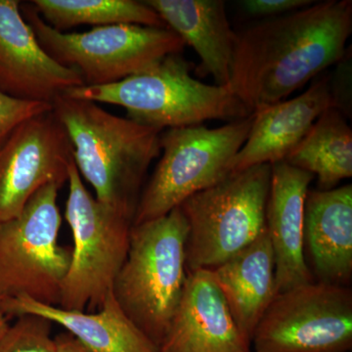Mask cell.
<instances>
[{
	"label": "cell",
	"instance_id": "6da1fadb",
	"mask_svg": "<svg viewBox=\"0 0 352 352\" xmlns=\"http://www.w3.org/2000/svg\"><path fill=\"white\" fill-rule=\"evenodd\" d=\"M351 0L314 2L237 34L228 87L252 113L294 94L346 54Z\"/></svg>",
	"mask_w": 352,
	"mask_h": 352
},
{
	"label": "cell",
	"instance_id": "7a4b0ae2",
	"mask_svg": "<svg viewBox=\"0 0 352 352\" xmlns=\"http://www.w3.org/2000/svg\"><path fill=\"white\" fill-rule=\"evenodd\" d=\"M52 111L72 146L74 164L97 200L135 214L162 131L104 110L94 102L58 97Z\"/></svg>",
	"mask_w": 352,
	"mask_h": 352
},
{
	"label": "cell",
	"instance_id": "3957f363",
	"mask_svg": "<svg viewBox=\"0 0 352 352\" xmlns=\"http://www.w3.org/2000/svg\"><path fill=\"white\" fill-rule=\"evenodd\" d=\"M193 64L182 54L115 83L67 90L64 96L126 109L127 119L163 129L198 126L210 120H232L252 112L228 87L207 85L191 75Z\"/></svg>",
	"mask_w": 352,
	"mask_h": 352
},
{
	"label": "cell",
	"instance_id": "277c9868",
	"mask_svg": "<svg viewBox=\"0 0 352 352\" xmlns=\"http://www.w3.org/2000/svg\"><path fill=\"white\" fill-rule=\"evenodd\" d=\"M188 226L180 208L133 226L113 295L157 349L168 333L186 283Z\"/></svg>",
	"mask_w": 352,
	"mask_h": 352
},
{
	"label": "cell",
	"instance_id": "5b68a950",
	"mask_svg": "<svg viewBox=\"0 0 352 352\" xmlns=\"http://www.w3.org/2000/svg\"><path fill=\"white\" fill-rule=\"evenodd\" d=\"M270 182L271 164H259L183 201L187 272L214 270L265 232Z\"/></svg>",
	"mask_w": 352,
	"mask_h": 352
},
{
	"label": "cell",
	"instance_id": "8992f818",
	"mask_svg": "<svg viewBox=\"0 0 352 352\" xmlns=\"http://www.w3.org/2000/svg\"><path fill=\"white\" fill-rule=\"evenodd\" d=\"M20 8L44 51L58 63L78 71L87 87L120 82L168 55L182 54L185 47L170 28L119 24L65 32L48 25L32 4H20Z\"/></svg>",
	"mask_w": 352,
	"mask_h": 352
},
{
	"label": "cell",
	"instance_id": "52a82bcc",
	"mask_svg": "<svg viewBox=\"0 0 352 352\" xmlns=\"http://www.w3.org/2000/svg\"><path fill=\"white\" fill-rule=\"evenodd\" d=\"M66 217L74 247L59 307L94 312L103 305L129 252L133 215L94 198L72 164Z\"/></svg>",
	"mask_w": 352,
	"mask_h": 352
},
{
	"label": "cell",
	"instance_id": "ba28073f",
	"mask_svg": "<svg viewBox=\"0 0 352 352\" xmlns=\"http://www.w3.org/2000/svg\"><path fill=\"white\" fill-rule=\"evenodd\" d=\"M252 124V113L215 129L198 124L162 132V157L141 192L133 226L170 214L189 197L230 175L229 166Z\"/></svg>",
	"mask_w": 352,
	"mask_h": 352
},
{
	"label": "cell",
	"instance_id": "9c48e42d",
	"mask_svg": "<svg viewBox=\"0 0 352 352\" xmlns=\"http://www.w3.org/2000/svg\"><path fill=\"white\" fill-rule=\"evenodd\" d=\"M61 188L38 190L15 219L0 222V302L32 298L59 307L72 249L59 244Z\"/></svg>",
	"mask_w": 352,
	"mask_h": 352
},
{
	"label": "cell",
	"instance_id": "30bf717a",
	"mask_svg": "<svg viewBox=\"0 0 352 352\" xmlns=\"http://www.w3.org/2000/svg\"><path fill=\"white\" fill-rule=\"evenodd\" d=\"M251 344L254 352H351V287L314 281L277 294Z\"/></svg>",
	"mask_w": 352,
	"mask_h": 352
},
{
	"label": "cell",
	"instance_id": "8fae6325",
	"mask_svg": "<svg viewBox=\"0 0 352 352\" xmlns=\"http://www.w3.org/2000/svg\"><path fill=\"white\" fill-rule=\"evenodd\" d=\"M73 163L68 135L52 110L21 124L0 148V222L20 215L46 185L63 186Z\"/></svg>",
	"mask_w": 352,
	"mask_h": 352
},
{
	"label": "cell",
	"instance_id": "7c38bea8",
	"mask_svg": "<svg viewBox=\"0 0 352 352\" xmlns=\"http://www.w3.org/2000/svg\"><path fill=\"white\" fill-rule=\"evenodd\" d=\"M82 85L78 71L58 63L41 47L20 2L0 0V91L52 105L67 90Z\"/></svg>",
	"mask_w": 352,
	"mask_h": 352
},
{
	"label": "cell",
	"instance_id": "4fadbf2b",
	"mask_svg": "<svg viewBox=\"0 0 352 352\" xmlns=\"http://www.w3.org/2000/svg\"><path fill=\"white\" fill-rule=\"evenodd\" d=\"M330 76L321 74L295 98L254 111L249 135L231 162L230 173L285 161L322 113L335 108Z\"/></svg>",
	"mask_w": 352,
	"mask_h": 352
},
{
	"label": "cell",
	"instance_id": "5bb4252c",
	"mask_svg": "<svg viewBox=\"0 0 352 352\" xmlns=\"http://www.w3.org/2000/svg\"><path fill=\"white\" fill-rule=\"evenodd\" d=\"M212 270L188 272L182 300L159 352H247Z\"/></svg>",
	"mask_w": 352,
	"mask_h": 352
},
{
	"label": "cell",
	"instance_id": "9a60e30c",
	"mask_svg": "<svg viewBox=\"0 0 352 352\" xmlns=\"http://www.w3.org/2000/svg\"><path fill=\"white\" fill-rule=\"evenodd\" d=\"M314 176L281 161L271 164L266 232L275 259L277 294L314 282L305 256V204Z\"/></svg>",
	"mask_w": 352,
	"mask_h": 352
},
{
	"label": "cell",
	"instance_id": "2e32d148",
	"mask_svg": "<svg viewBox=\"0 0 352 352\" xmlns=\"http://www.w3.org/2000/svg\"><path fill=\"white\" fill-rule=\"evenodd\" d=\"M305 256L315 282L349 287L352 278V185L308 191Z\"/></svg>",
	"mask_w": 352,
	"mask_h": 352
},
{
	"label": "cell",
	"instance_id": "e0dca14e",
	"mask_svg": "<svg viewBox=\"0 0 352 352\" xmlns=\"http://www.w3.org/2000/svg\"><path fill=\"white\" fill-rule=\"evenodd\" d=\"M166 27L194 48L201 63L197 76H212L215 85L228 87L237 32L222 0H146Z\"/></svg>",
	"mask_w": 352,
	"mask_h": 352
},
{
	"label": "cell",
	"instance_id": "ac0fdd59",
	"mask_svg": "<svg viewBox=\"0 0 352 352\" xmlns=\"http://www.w3.org/2000/svg\"><path fill=\"white\" fill-rule=\"evenodd\" d=\"M1 307L7 318L36 315L61 325L90 352H159L126 316L113 293L96 312L66 310L25 296L4 300Z\"/></svg>",
	"mask_w": 352,
	"mask_h": 352
},
{
	"label": "cell",
	"instance_id": "d6986e66",
	"mask_svg": "<svg viewBox=\"0 0 352 352\" xmlns=\"http://www.w3.org/2000/svg\"><path fill=\"white\" fill-rule=\"evenodd\" d=\"M212 272L241 335L251 344L259 321L277 295L274 252L267 232Z\"/></svg>",
	"mask_w": 352,
	"mask_h": 352
},
{
	"label": "cell",
	"instance_id": "ffe728a7",
	"mask_svg": "<svg viewBox=\"0 0 352 352\" xmlns=\"http://www.w3.org/2000/svg\"><path fill=\"white\" fill-rule=\"evenodd\" d=\"M285 162L317 178L318 190L336 188L352 176V131L338 109L322 113Z\"/></svg>",
	"mask_w": 352,
	"mask_h": 352
},
{
	"label": "cell",
	"instance_id": "44dd1931",
	"mask_svg": "<svg viewBox=\"0 0 352 352\" xmlns=\"http://www.w3.org/2000/svg\"><path fill=\"white\" fill-rule=\"evenodd\" d=\"M32 6L60 32L80 25L129 24L168 28L144 1L134 0H34Z\"/></svg>",
	"mask_w": 352,
	"mask_h": 352
},
{
	"label": "cell",
	"instance_id": "7402d4cb",
	"mask_svg": "<svg viewBox=\"0 0 352 352\" xmlns=\"http://www.w3.org/2000/svg\"><path fill=\"white\" fill-rule=\"evenodd\" d=\"M0 340V352H56L51 338L52 322L36 315H22Z\"/></svg>",
	"mask_w": 352,
	"mask_h": 352
},
{
	"label": "cell",
	"instance_id": "603a6c76",
	"mask_svg": "<svg viewBox=\"0 0 352 352\" xmlns=\"http://www.w3.org/2000/svg\"><path fill=\"white\" fill-rule=\"evenodd\" d=\"M51 110L50 104L21 100L0 91V148L21 124Z\"/></svg>",
	"mask_w": 352,
	"mask_h": 352
},
{
	"label": "cell",
	"instance_id": "cb8c5ba5",
	"mask_svg": "<svg viewBox=\"0 0 352 352\" xmlns=\"http://www.w3.org/2000/svg\"><path fill=\"white\" fill-rule=\"evenodd\" d=\"M314 2L311 0H244L241 6L249 15L270 19L305 8Z\"/></svg>",
	"mask_w": 352,
	"mask_h": 352
},
{
	"label": "cell",
	"instance_id": "d4e9b609",
	"mask_svg": "<svg viewBox=\"0 0 352 352\" xmlns=\"http://www.w3.org/2000/svg\"><path fill=\"white\" fill-rule=\"evenodd\" d=\"M56 352H90L69 333H62L54 338Z\"/></svg>",
	"mask_w": 352,
	"mask_h": 352
},
{
	"label": "cell",
	"instance_id": "484cf974",
	"mask_svg": "<svg viewBox=\"0 0 352 352\" xmlns=\"http://www.w3.org/2000/svg\"><path fill=\"white\" fill-rule=\"evenodd\" d=\"M6 315L4 314L3 310L1 307V302H0V340H1L3 336L6 335L7 330L9 328L8 320H7Z\"/></svg>",
	"mask_w": 352,
	"mask_h": 352
},
{
	"label": "cell",
	"instance_id": "4316f807",
	"mask_svg": "<svg viewBox=\"0 0 352 352\" xmlns=\"http://www.w3.org/2000/svg\"><path fill=\"white\" fill-rule=\"evenodd\" d=\"M247 352H254V351H247Z\"/></svg>",
	"mask_w": 352,
	"mask_h": 352
}]
</instances>
